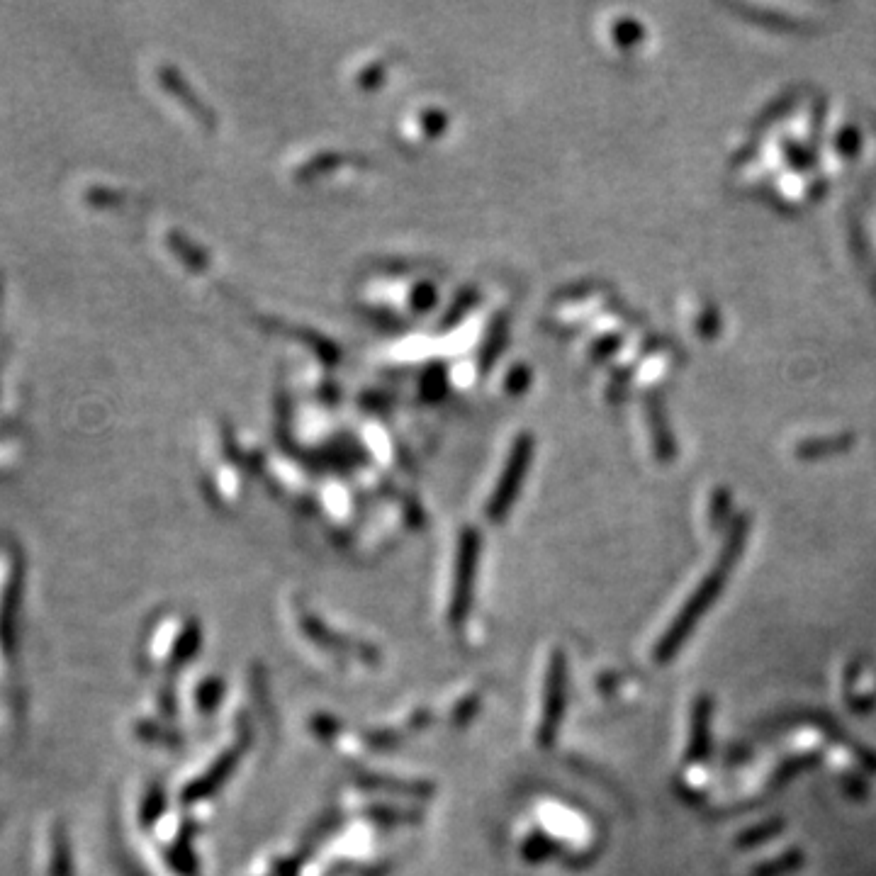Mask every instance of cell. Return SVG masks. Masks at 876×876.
Masks as SVG:
<instances>
[{"instance_id": "1", "label": "cell", "mask_w": 876, "mask_h": 876, "mask_svg": "<svg viewBox=\"0 0 876 876\" xmlns=\"http://www.w3.org/2000/svg\"><path fill=\"white\" fill-rule=\"evenodd\" d=\"M745 531H748L745 529V521L743 524L735 526L733 536L728 538V546L723 548L721 558H718L716 570H713L711 575L699 584V589H696L692 597H689V602L682 606V611H679V614L675 616L672 626L667 628V633L660 638V643H657L655 662L667 665V662H670L672 657L677 655V650L682 648L684 643H687V638L692 636L696 623L704 619V616L709 614L711 606L716 604L718 594H721L723 587H726L728 572L733 570L735 560H738V555L743 553Z\"/></svg>"}, {"instance_id": "2", "label": "cell", "mask_w": 876, "mask_h": 876, "mask_svg": "<svg viewBox=\"0 0 876 876\" xmlns=\"http://www.w3.org/2000/svg\"><path fill=\"white\" fill-rule=\"evenodd\" d=\"M565 696H567V665H565L563 655L558 653L553 657V665H550V672H548L546 709H543L541 733H538L541 745H550L555 740V733H558V726H560V718H563V711H565Z\"/></svg>"}, {"instance_id": "3", "label": "cell", "mask_w": 876, "mask_h": 876, "mask_svg": "<svg viewBox=\"0 0 876 876\" xmlns=\"http://www.w3.org/2000/svg\"><path fill=\"white\" fill-rule=\"evenodd\" d=\"M711 696H699L692 716V740L687 748V762H704L711 748Z\"/></svg>"}, {"instance_id": "4", "label": "cell", "mask_w": 876, "mask_h": 876, "mask_svg": "<svg viewBox=\"0 0 876 876\" xmlns=\"http://www.w3.org/2000/svg\"><path fill=\"white\" fill-rule=\"evenodd\" d=\"M803 867V852L801 850H786L784 855L769 859V862L752 867V876H786Z\"/></svg>"}, {"instance_id": "5", "label": "cell", "mask_w": 876, "mask_h": 876, "mask_svg": "<svg viewBox=\"0 0 876 876\" xmlns=\"http://www.w3.org/2000/svg\"><path fill=\"white\" fill-rule=\"evenodd\" d=\"M782 830H784V821H782V818H774V821H767V823H762V825H755V828L745 830V833L740 835V838H738V847H755V845H762V842L772 840L774 835L782 833Z\"/></svg>"}, {"instance_id": "6", "label": "cell", "mask_w": 876, "mask_h": 876, "mask_svg": "<svg viewBox=\"0 0 876 876\" xmlns=\"http://www.w3.org/2000/svg\"><path fill=\"white\" fill-rule=\"evenodd\" d=\"M811 765H816V755L794 757V760H791L789 765H784V767L777 772V784H779V779H782V782H786V779L794 777L796 772H803V769H808Z\"/></svg>"}]
</instances>
